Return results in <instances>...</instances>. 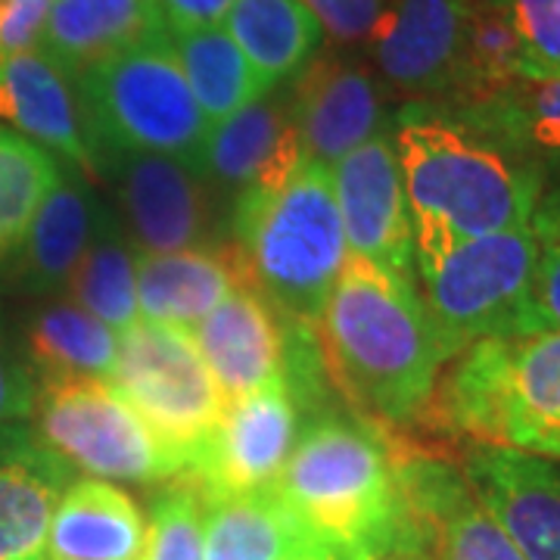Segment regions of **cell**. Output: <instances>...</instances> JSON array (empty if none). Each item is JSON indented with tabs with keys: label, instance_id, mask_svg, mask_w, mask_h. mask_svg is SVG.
Returning <instances> with one entry per match:
<instances>
[{
	"label": "cell",
	"instance_id": "obj_29",
	"mask_svg": "<svg viewBox=\"0 0 560 560\" xmlns=\"http://www.w3.org/2000/svg\"><path fill=\"white\" fill-rule=\"evenodd\" d=\"M94 237V206L88 194L62 180L44 197L25 234L28 271L40 287L69 280Z\"/></svg>",
	"mask_w": 560,
	"mask_h": 560
},
{
	"label": "cell",
	"instance_id": "obj_2",
	"mask_svg": "<svg viewBox=\"0 0 560 560\" xmlns=\"http://www.w3.org/2000/svg\"><path fill=\"white\" fill-rule=\"evenodd\" d=\"M393 147L415 234V256L445 243L523 228L539 206V175L517 150L464 116L408 103Z\"/></svg>",
	"mask_w": 560,
	"mask_h": 560
},
{
	"label": "cell",
	"instance_id": "obj_11",
	"mask_svg": "<svg viewBox=\"0 0 560 560\" xmlns=\"http://www.w3.org/2000/svg\"><path fill=\"white\" fill-rule=\"evenodd\" d=\"M349 253L415 278V234L393 138L374 135L330 165Z\"/></svg>",
	"mask_w": 560,
	"mask_h": 560
},
{
	"label": "cell",
	"instance_id": "obj_40",
	"mask_svg": "<svg viewBox=\"0 0 560 560\" xmlns=\"http://www.w3.org/2000/svg\"><path fill=\"white\" fill-rule=\"evenodd\" d=\"M349 555L352 551H337V548H330L324 541H312V545H302L293 555H287V558L280 560H349Z\"/></svg>",
	"mask_w": 560,
	"mask_h": 560
},
{
	"label": "cell",
	"instance_id": "obj_10",
	"mask_svg": "<svg viewBox=\"0 0 560 560\" xmlns=\"http://www.w3.org/2000/svg\"><path fill=\"white\" fill-rule=\"evenodd\" d=\"M300 405L283 377L224 405L212 440L180 477L200 499L271 489L300 440Z\"/></svg>",
	"mask_w": 560,
	"mask_h": 560
},
{
	"label": "cell",
	"instance_id": "obj_22",
	"mask_svg": "<svg viewBox=\"0 0 560 560\" xmlns=\"http://www.w3.org/2000/svg\"><path fill=\"white\" fill-rule=\"evenodd\" d=\"M135 268L140 320L180 330H194L237 283L246 280L234 246L138 253Z\"/></svg>",
	"mask_w": 560,
	"mask_h": 560
},
{
	"label": "cell",
	"instance_id": "obj_32",
	"mask_svg": "<svg viewBox=\"0 0 560 560\" xmlns=\"http://www.w3.org/2000/svg\"><path fill=\"white\" fill-rule=\"evenodd\" d=\"M60 178L57 160L44 147L0 125V259L25 241L38 206Z\"/></svg>",
	"mask_w": 560,
	"mask_h": 560
},
{
	"label": "cell",
	"instance_id": "obj_15",
	"mask_svg": "<svg viewBox=\"0 0 560 560\" xmlns=\"http://www.w3.org/2000/svg\"><path fill=\"white\" fill-rule=\"evenodd\" d=\"M290 113L302 156L330 172L334 162L381 135V88L355 60L318 57L296 75Z\"/></svg>",
	"mask_w": 560,
	"mask_h": 560
},
{
	"label": "cell",
	"instance_id": "obj_21",
	"mask_svg": "<svg viewBox=\"0 0 560 560\" xmlns=\"http://www.w3.org/2000/svg\"><path fill=\"white\" fill-rule=\"evenodd\" d=\"M305 160L296 138V125L290 113V94L265 97L243 106L209 128L202 147L200 175H212L221 184H278Z\"/></svg>",
	"mask_w": 560,
	"mask_h": 560
},
{
	"label": "cell",
	"instance_id": "obj_26",
	"mask_svg": "<svg viewBox=\"0 0 560 560\" xmlns=\"http://www.w3.org/2000/svg\"><path fill=\"white\" fill-rule=\"evenodd\" d=\"M168 38L180 62V72L190 84V94L209 125H219L271 91L243 57V50L224 25L168 32Z\"/></svg>",
	"mask_w": 560,
	"mask_h": 560
},
{
	"label": "cell",
	"instance_id": "obj_1",
	"mask_svg": "<svg viewBox=\"0 0 560 560\" xmlns=\"http://www.w3.org/2000/svg\"><path fill=\"white\" fill-rule=\"evenodd\" d=\"M330 383L374 423H415L448 355L415 278L349 253L315 318Z\"/></svg>",
	"mask_w": 560,
	"mask_h": 560
},
{
	"label": "cell",
	"instance_id": "obj_39",
	"mask_svg": "<svg viewBox=\"0 0 560 560\" xmlns=\"http://www.w3.org/2000/svg\"><path fill=\"white\" fill-rule=\"evenodd\" d=\"M234 0H160L162 16L168 32H187V28H206L221 25Z\"/></svg>",
	"mask_w": 560,
	"mask_h": 560
},
{
	"label": "cell",
	"instance_id": "obj_35",
	"mask_svg": "<svg viewBox=\"0 0 560 560\" xmlns=\"http://www.w3.org/2000/svg\"><path fill=\"white\" fill-rule=\"evenodd\" d=\"M529 224L536 234V278L526 334L560 330V197L539 200Z\"/></svg>",
	"mask_w": 560,
	"mask_h": 560
},
{
	"label": "cell",
	"instance_id": "obj_31",
	"mask_svg": "<svg viewBox=\"0 0 560 560\" xmlns=\"http://www.w3.org/2000/svg\"><path fill=\"white\" fill-rule=\"evenodd\" d=\"M135 256L138 253H131L116 234L101 231L91 237L75 271L69 275L72 302L116 334H125L140 320Z\"/></svg>",
	"mask_w": 560,
	"mask_h": 560
},
{
	"label": "cell",
	"instance_id": "obj_8",
	"mask_svg": "<svg viewBox=\"0 0 560 560\" xmlns=\"http://www.w3.org/2000/svg\"><path fill=\"white\" fill-rule=\"evenodd\" d=\"M109 383L178 460L180 474L200 458L228 405L190 330L153 320H138L119 334Z\"/></svg>",
	"mask_w": 560,
	"mask_h": 560
},
{
	"label": "cell",
	"instance_id": "obj_6",
	"mask_svg": "<svg viewBox=\"0 0 560 560\" xmlns=\"http://www.w3.org/2000/svg\"><path fill=\"white\" fill-rule=\"evenodd\" d=\"M88 131L97 150L156 153L200 172L209 121L190 94L168 32L143 38L88 69L79 81Z\"/></svg>",
	"mask_w": 560,
	"mask_h": 560
},
{
	"label": "cell",
	"instance_id": "obj_41",
	"mask_svg": "<svg viewBox=\"0 0 560 560\" xmlns=\"http://www.w3.org/2000/svg\"><path fill=\"white\" fill-rule=\"evenodd\" d=\"M349 560H430L427 555V548H389V551H374V555H368V551H352Z\"/></svg>",
	"mask_w": 560,
	"mask_h": 560
},
{
	"label": "cell",
	"instance_id": "obj_36",
	"mask_svg": "<svg viewBox=\"0 0 560 560\" xmlns=\"http://www.w3.org/2000/svg\"><path fill=\"white\" fill-rule=\"evenodd\" d=\"M320 32L342 47H368L389 0H302Z\"/></svg>",
	"mask_w": 560,
	"mask_h": 560
},
{
	"label": "cell",
	"instance_id": "obj_30",
	"mask_svg": "<svg viewBox=\"0 0 560 560\" xmlns=\"http://www.w3.org/2000/svg\"><path fill=\"white\" fill-rule=\"evenodd\" d=\"M467 121L521 156L560 160V79L517 81L501 97L467 109Z\"/></svg>",
	"mask_w": 560,
	"mask_h": 560
},
{
	"label": "cell",
	"instance_id": "obj_24",
	"mask_svg": "<svg viewBox=\"0 0 560 560\" xmlns=\"http://www.w3.org/2000/svg\"><path fill=\"white\" fill-rule=\"evenodd\" d=\"M312 541L275 489L202 501L206 560H280Z\"/></svg>",
	"mask_w": 560,
	"mask_h": 560
},
{
	"label": "cell",
	"instance_id": "obj_42",
	"mask_svg": "<svg viewBox=\"0 0 560 560\" xmlns=\"http://www.w3.org/2000/svg\"><path fill=\"white\" fill-rule=\"evenodd\" d=\"M10 3H13V0H0V20L7 16V10H10Z\"/></svg>",
	"mask_w": 560,
	"mask_h": 560
},
{
	"label": "cell",
	"instance_id": "obj_20",
	"mask_svg": "<svg viewBox=\"0 0 560 560\" xmlns=\"http://www.w3.org/2000/svg\"><path fill=\"white\" fill-rule=\"evenodd\" d=\"M162 32L168 25L160 0H54L35 50L79 81L97 62Z\"/></svg>",
	"mask_w": 560,
	"mask_h": 560
},
{
	"label": "cell",
	"instance_id": "obj_5",
	"mask_svg": "<svg viewBox=\"0 0 560 560\" xmlns=\"http://www.w3.org/2000/svg\"><path fill=\"white\" fill-rule=\"evenodd\" d=\"M231 246L246 280L287 320L315 324L349 256L330 172L302 160L278 184L243 187Z\"/></svg>",
	"mask_w": 560,
	"mask_h": 560
},
{
	"label": "cell",
	"instance_id": "obj_37",
	"mask_svg": "<svg viewBox=\"0 0 560 560\" xmlns=\"http://www.w3.org/2000/svg\"><path fill=\"white\" fill-rule=\"evenodd\" d=\"M35 399H38L35 374L22 364L20 355L7 346L0 334V427L32 418Z\"/></svg>",
	"mask_w": 560,
	"mask_h": 560
},
{
	"label": "cell",
	"instance_id": "obj_23",
	"mask_svg": "<svg viewBox=\"0 0 560 560\" xmlns=\"http://www.w3.org/2000/svg\"><path fill=\"white\" fill-rule=\"evenodd\" d=\"M147 521L109 480H72L47 529V560H140Z\"/></svg>",
	"mask_w": 560,
	"mask_h": 560
},
{
	"label": "cell",
	"instance_id": "obj_16",
	"mask_svg": "<svg viewBox=\"0 0 560 560\" xmlns=\"http://www.w3.org/2000/svg\"><path fill=\"white\" fill-rule=\"evenodd\" d=\"M224 401H237L283 377V324L253 283H237L190 330Z\"/></svg>",
	"mask_w": 560,
	"mask_h": 560
},
{
	"label": "cell",
	"instance_id": "obj_33",
	"mask_svg": "<svg viewBox=\"0 0 560 560\" xmlns=\"http://www.w3.org/2000/svg\"><path fill=\"white\" fill-rule=\"evenodd\" d=\"M140 560H206L200 492L175 477L150 504Z\"/></svg>",
	"mask_w": 560,
	"mask_h": 560
},
{
	"label": "cell",
	"instance_id": "obj_3",
	"mask_svg": "<svg viewBox=\"0 0 560 560\" xmlns=\"http://www.w3.org/2000/svg\"><path fill=\"white\" fill-rule=\"evenodd\" d=\"M399 458L381 423L327 408L308 420L271 489L337 551L427 548L401 495Z\"/></svg>",
	"mask_w": 560,
	"mask_h": 560
},
{
	"label": "cell",
	"instance_id": "obj_4",
	"mask_svg": "<svg viewBox=\"0 0 560 560\" xmlns=\"http://www.w3.org/2000/svg\"><path fill=\"white\" fill-rule=\"evenodd\" d=\"M420 420L470 445L560 460V330L467 346L442 368Z\"/></svg>",
	"mask_w": 560,
	"mask_h": 560
},
{
	"label": "cell",
	"instance_id": "obj_13",
	"mask_svg": "<svg viewBox=\"0 0 560 560\" xmlns=\"http://www.w3.org/2000/svg\"><path fill=\"white\" fill-rule=\"evenodd\" d=\"M526 560H560V460L474 445L460 467Z\"/></svg>",
	"mask_w": 560,
	"mask_h": 560
},
{
	"label": "cell",
	"instance_id": "obj_12",
	"mask_svg": "<svg viewBox=\"0 0 560 560\" xmlns=\"http://www.w3.org/2000/svg\"><path fill=\"white\" fill-rule=\"evenodd\" d=\"M474 0H389L368 40L381 79L408 97L452 94Z\"/></svg>",
	"mask_w": 560,
	"mask_h": 560
},
{
	"label": "cell",
	"instance_id": "obj_7",
	"mask_svg": "<svg viewBox=\"0 0 560 560\" xmlns=\"http://www.w3.org/2000/svg\"><path fill=\"white\" fill-rule=\"evenodd\" d=\"M533 278V224L415 256V283L448 361L489 337L526 334Z\"/></svg>",
	"mask_w": 560,
	"mask_h": 560
},
{
	"label": "cell",
	"instance_id": "obj_25",
	"mask_svg": "<svg viewBox=\"0 0 560 560\" xmlns=\"http://www.w3.org/2000/svg\"><path fill=\"white\" fill-rule=\"evenodd\" d=\"M221 25L271 91L296 79L324 38L302 0H234Z\"/></svg>",
	"mask_w": 560,
	"mask_h": 560
},
{
	"label": "cell",
	"instance_id": "obj_28",
	"mask_svg": "<svg viewBox=\"0 0 560 560\" xmlns=\"http://www.w3.org/2000/svg\"><path fill=\"white\" fill-rule=\"evenodd\" d=\"M521 81V44L501 0H474L460 50L455 97L467 109L501 97Z\"/></svg>",
	"mask_w": 560,
	"mask_h": 560
},
{
	"label": "cell",
	"instance_id": "obj_27",
	"mask_svg": "<svg viewBox=\"0 0 560 560\" xmlns=\"http://www.w3.org/2000/svg\"><path fill=\"white\" fill-rule=\"evenodd\" d=\"M28 359L38 377H103L119 359V334L75 302H54L28 327Z\"/></svg>",
	"mask_w": 560,
	"mask_h": 560
},
{
	"label": "cell",
	"instance_id": "obj_18",
	"mask_svg": "<svg viewBox=\"0 0 560 560\" xmlns=\"http://www.w3.org/2000/svg\"><path fill=\"white\" fill-rule=\"evenodd\" d=\"M119 190L138 253L197 249L206 228L197 168L156 153H119Z\"/></svg>",
	"mask_w": 560,
	"mask_h": 560
},
{
	"label": "cell",
	"instance_id": "obj_9",
	"mask_svg": "<svg viewBox=\"0 0 560 560\" xmlns=\"http://www.w3.org/2000/svg\"><path fill=\"white\" fill-rule=\"evenodd\" d=\"M38 440L69 467L119 482H165L180 464L153 436L131 401L103 377H44Z\"/></svg>",
	"mask_w": 560,
	"mask_h": 560
},
{
	"label": "cell",
	"instance_id": "obj_19",
	"mask_svg": "<svg viewBox=\"0 0 560 560\" xmlns=\"http://www.w3.org/2000/svg\"><path fill=\"white\" fill-rule=\"evenodd\" d=\"M72 467L20 430L0 433V560H47V529Z\"/></svg>",
	"mask_w": 560,
	"mask_h": 560
},
{
	"label": "cell",
	"instance_id": "obj_38",
	"mask_svg": "<svg viewBox=\"0 0 560 560\" xmlns=\"http://www.w3.org/2000/svg\"><path fill=\"white\" fill-rule=\"evenodd\" d=\"M54 0H13L7 16L0 20V57H13L35 50L40 28Z\"/></svg>",
	"mask_w": 560,
	"mask_h": 560
},
{
	"label": "cell",
	"instance_id": "obj_17",
	"mask_svg": "<svg viewBox=\"0 0 560 560\" xmlns=\"http://www.w3.org/2000/svg\"><path fill=\"white\" fill-rule=\"evenodd\" d=\"M0 121L22 138L94 168L97 147L88 131L79 88L40 50L0 57Z\"/></svg>",
	"mask_w": 560,
	"mask_h": 560
},
{
	"label": "cell",
	"instance_id": "obj_34",
	"mask_svg": "<svg viewBox=\"0 0 560 560\" xmlns=\"http://www.w3.org/2000/svg\"><path fill=\"white\" fill-rule=\"evenodd\" d=\"M521 44V79H560V0H501Z\"/></svg>",
	"mask_w": 560,
	"mask_h": 560
},
{
	"label": "cell",
	"instance_id": "obj_14",
	"mask_svg": "<svg viewBox=\"0 0 560 560\" xmlns=\"http://www.w3.org/2000/svg\"><path fill=\"white\" fill-rule=\"evenodd\" d=\"M399 480L430 560H526L455 464L399 458Z\"/></svg>",
	"mask_w": 560,
	"mask_h": 560
}]
</instances>
